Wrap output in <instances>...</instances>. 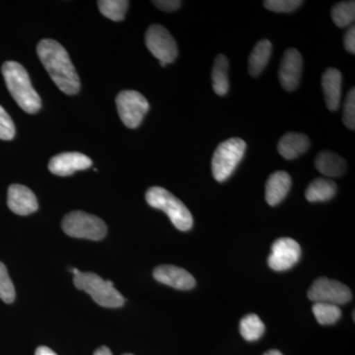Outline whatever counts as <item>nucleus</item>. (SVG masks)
Instances as JSON below:
<instances>
[{
    "label": "nucleus",
    "mask_w": 355,
    "mask_h": 355,
    "mask_svg": "<svg viewBox=\"0 0 355 355\" xmlns=\"http://www.w3.org/2000/svg\"><path fill=\"white\" fill-rule=\"evenodd\" d=\"M37 53L51 78L62 92L67 95L79 92L80 79L62 44L55 40L44 39L38 44Z\"/></svg>",
    "instance_id": "f257e3e1"
},
{
    "label": "nucleus",
    "mask_w": 355,
    "mask_h": 355,
    "mask_svg": "<svg viewBox=\"0 0 355 355\" xmlns=\"http://www.w3.org/2000/svg\"><path fill=\"white\" fill-rule=\"evenodd\" d=\"M1 70L7 88L20 108L28 114L38 113L41 98L33 88L27 70L16 62H4Z\"/></svg>",
    "instance_id": "f03ea898"
},
{
    "label": "nucleus",
    "mask_w": 355,
    "mask_h": 355,
    "mask_svg": "<svg viewBox=\"0 0 355 355\" xmlns=\"http://www.w3.org/2000/svg\"><path fill=\"white\" fill-rule=\"evenodd\" d=\"M146 198L150 207L164 211L173 225L180 231H189L193 227V219L190 210L169 191L161 187H153L146 191Z\"/></svg>",
    "instance_id": "7ed1b4c3"
},
{
    "label": "nucleus",
    "mask_w": 355,
    "mask_h": 355,
    "mask_svg": "<svg viewBox=\"0 0 355 355\" xmlns=\"http://www.w3.org/2000/svg\"><path fill=\"white\" fill-rule=\"evenodd\" d=\"M74 286L79 291L87 292L98 305L106 308H120L125 303L123 295L114 287L111 280H104L93 272L73 275Z\"/></svg>",
    "instance_id": "20e7f679"
},
{
    "label": "nucleus",
    "mask_w": 355,
    "mask_h": 355,
    "mask_svg": "<svg viewBox=\"0 0 355 355\" xmlns=\"http://www.w3.org/2000/svg\"><path fill=\"white\" fill-rule=\"evenodd\" d=\"M244 140L232 137L216 147L212 156V175L217 182H224L234 173L246 153Z\"/></svg>",
    "instance_id": "39448f33"
},
{
    "label": "nucleus",
    "mask_w": 355,
    "mask_h": 355,
    "mask_svg": "<svg viewBox=\"0 0 355 355\" xmlns=\"http://www.w3.org/2000/svg\"><path fill=\"white\" fill-rule=\"evenodd\" d=\"M65 234L73 238L99 241L107 234V225L99 217L83 211H72L62 223Z\"/></svg>",
    "instance_id": "423d86ee"
},
{
    "label": "nucleus",
    "mask_w": 355,
    "mask_h": 355,
    "mask_svg": "<svg viewBox=\"0 0 355 355\" xmlns=\"http://www.w3.org/2000/svg\"><path fill=\"white\" fill-rule=\"evenodd\" d=\"M116 109L121 121L128 128H137L149 110V103L137 91L123 90L116 98Z\"/></svg>",
    "instance_id": "0eeeda50"
},
{
    "label": "nucleus",
    "mask_w": 355,
    "mask_h": 355,
    "mask_svg": "<svg viewBox=\"0 0 355 355\" xmlns=\"http://www.w3.org/2000/svg\"><path fill=\"white\" fill-rule=\"evenodd\" d=\"M146 44L149 51L159 60L161 67L172 64L178 57L176 41L163 26L154 24L147 29Z\"/></svg>",
    "instance_id": "6e6552de"
},
{
    "label": "nucleus",
    "mask_w": 355,
    "mask_h": 355,
    "mask_svg": "<svg viewBox=\"0 0 355 355\" xmlns=\"http://www.w3.org/2000/svg\"><path fill=\"white\" fill-rule=\"evenodd\" d=\"M308 298L314 303L338 306L349 303L352 293L349 287L338 280L320 277L308 291Z\"/></svg>",
    "instance_id": "1a4fd4ad"
},
{
    "label": "nucleus",
    "mask_w": 355,
    "mask_h": 355,
    "mask_svg": "<svg viewBox=\"0 0 355 355\" xmlns=\"http://www.w3.org/2000/svg\"><path fill=\"white\" fill-rule=\"evenodd\" d=\"M301 247L291 238H280L273 243L268 259V266L275 272H286L298 263Z\"/></svg>",
    "instance_id": "9d476101"
},
{
    "label": "nucleus",
    "mask_w": 355,
    "mask_h": 355,
    "mask_svg": "<svg viewBox=\"0 0 355 355\" xmlns=\"http://www.w3.org/2000/svg\"><path fill=\"white\" fill-rule=\"evenodd\" d=\"M302 55L295 49H289L284 53L280 62L279 77L280 84L286 91H293L298 87L302 76Z\"/></svg>",
    "instance_id": "9b49d317"
},
{
    "label": "nucleus",
    "mask_w": 355,
    "mask_h": 355,
    "mask_svg": "<svg viewBox=\"0 0 355 355\" xmlns=\"http://www.w3.org/2000/svg\"><path fill=\"white\" fill-rule=\"evenodd\" d=\"M92 166V160L88 156L79 153L58 154L49 163V169L57 176L67 177L76 171H83Z\"/></svg>",
    "instance_id": "f8f14e48"
},
{
    "label": "nucleus",
    "mask_w": 355,
    "mask_h": 355,
    "mask_svg": "<svg viewBox=\"0 0 355 355\" xmlns=\"http://www.w3.org/2000/svg\"><path fill=\"white\" fill-rule=\"evenodd\" d=\"M7 205L11 211L21 216H29L39 207L35 193L27 187L18 184L9 187Z\"/></svg>",
    "instance_id": "ddd939ff"
},
{
    "label": "nucleus",
    "mask_w": 355,
    "mask_h": 355,
    "mask_svg": "<svg viewBox=\"0 0 355 355\" xmlns=\"http://www.w3.org/2000/svg\"><path fill=\"white\" fill-rule=\"evenodd\" d=\"M153 277L160 284L179 291H190L196 286L195 277L188 270L176 266H159L154 270Z\"/></svg>",
    "instance_id": "4468645a"
},
{
    "label": "nucleus",
    "mask_w": 355,
    "mask_h": 355,
    "mask_svg": "<svg viewBox=\"0 0 355 355\" xmlns=\"http://www.w3.org/2000/svg\"><path fill=\"white\" fill-rule=\"evenodd\" d=\"M322 87L327 107L331 111L340 108L342 101L343 76L340 70L328 69L322 77Z\"/></svg>",
    "instance_id": "2eb2a0df"
},
{
    "label": "nucleus",
    "mask_w": 355,
    "mask_h": 355,
    "mask_svg": "<svg viewBox=\"0 0 355 355\" xmlns=\"http://www.w3.org/2000/svg\"><path fill=\"white\" fill-rule=\"evenodd\" d=\"M291 188V177L286 171L273 173L266 184V200L272 207L279 205Z\"/></svg>",
    "instance_id": "dca6fc26"
},
{
    "label": "nucleus",
    "mask_w": 355,
    "mask_h": 355,
    "mask_svg": "<svg viewBox=\"0 0 355 355\" xmlns=\"http://www.w3.org/2000/svg\"><path fill=\"white\" fill-rule=\"evenodd\" d=\"M310 139L304 133L288 132L280 139L277 150L286 160H293L310 148Z\"/></svg>",
    "instance_id": "f3484780"
},
{
    "label": "nucleus",
    "mask_w": 355,
    "mask_h": 355,
    "mask_svg": "<svg viewBox=\"0 0 355 355\" xmlns=\"http://www.w3.org/2000/svg\"><path fill=\"white\" fill-rule=\"evenodd\" d=\"M315 165L318 171L328 178L343 176L347 170V162L345 159L331 151H323L318 154Z\"/></svg>",
    "instance_id": "a211bd4d"
},
{
    "label": "nucleus",
    "mask_w": 355,
    "mask_h": 355,
    "mask_svg": "<svg viewBox=\"0 0 355 355\" xmlns=\"http://www.w3.org/2000/svg\"><path fill=\"white\" fill-rule=\"evenodd\" d=\"M272 44L268 40H261L254 44L249 57V72L253 77L260 76L272 57Z\"/></svg>",
    "instance_id": "6ab92c4d"
},
{
    "label": "nucleus",
    "mask_w": 355,
    "mask_h": 355,
    "mask_svg": "<svg viewBox=\"0 0 355 355\" xmlns=\"http://www.w3.org/2000/svg\"><path fill=\"white\" fill-rule=\"evenodd\" d=\"M336 190H338V187L335 182L330 179L319 178V179L314 180L308 186L307 190L305 191V197L310 202H328L335 197Z\"/></svg>",
    "instance_id": "aec40b11"
},
{
    "label": "nucleus",
    "mask_w": 355,
    "mask_h": 355,
    "mask_svg": "<svg viewBox=\"0 0 355 355\" xmlns=\"http://www.w3.org/2000/svg\"><path fill=\"white\" fill-rule=\"evenodd\" d=\"M228 58L224 55H217L212 67V87L218 96L227 94L229 90Z\"/></svg>",
    "instance_id": "412c9836"
},
{
    "label": "nucleus",
    "mask_w": 355,
    "mask_h": 355,
    "mask_svg": "<svg viewBox=\"0 0 355 355\" xmlns=\"http://www.w3.org/2000/svg\"><path fill=\"white\" fill-rule=\"evenodd\" d=\"M265 324L256 314H249L240 321V334L248 342H254L265 333Z\"/></svg>",
    "instance_id": "4be33fe9"
},
{
    "label": "nucleus",
    "mask_w": 355,
    "mask_h": 355,
    "mask_svg": "<svg viewBox=\"0 0 355 355\" xmlns=\"http://www.w3.org/2000/svg\"><path fill=\"white\" fill-rule=\"evenodd\" d=\"M331 19L338 28L350 27L355 19V2H338L331 9Z\"/></svg>",
    "instance_id": "5701e85b"
},
{
    "label": "nucleus",
    "mask_w": 355,
    "mask_h": 355,
    "mask_svg": "<svg viewBox=\"0 0 355 355\" xmlns=\"http://www.w3.org/2000/svg\"><path fill=\"white\" fill-rule=\"evenodd\" d=\"M130 2L125 0H100L98 7L105 17L116 21H123L128 8Z\"/></svg>",
    "instance_id": "b1692460"
},
{
    "label": "nucleus",
    "mask_w": 355,
    "mask_h": 355,
    "mask_svg": "<svg viewBox=\"0 0 355 355\" xmlns=\"http://www.w3.org/2000/svg\"><path fill=\"white\" fill-rule=\"evenodd\" d=\"M312 310L318 323L323 326L336 324L342 317V310L336 305L314 303Z\"/></svg>",
    "instance_id": "393cba45"
},
{
    "label": "nucleus",
    "mask_w": 355,
    "mask_h": 355,
    "mask_svg": "<svg viewBox=\"0 0 355 355\" xmlns=\"http://www.w3.org/2000/svg\"><path fill=\"white\" fill-rule=\"evenodd\" d=\"M0 299L7 304L12 303L15 299V288L9 277L6 266L1 261H0Z\"/></svg>",
    "instance_id": "a878e982"
},
{
    "label": "nucleus",
    "mask_w": 355,
    "mask_h": 355,
    "mask_svg": "<svg viewBox=\"0 0 355 355\" xmlns=\"http://www.w3.org/2000/svg\"><path fill=\"white\" fill-rule=\"evenodd\" d=\"M300 0H266L263 2L266 9L277 13H291L302 6Z\"/></svg>",
    "instance_id": "bb28decb"
},
{
    "label": "nucleus",
    "mask_w": 355,
    "mask_h": 355,
    "mask_svg": "<svg viewBox=\"0 0 355 355\" xmlns=\"http://www.w3.org/2000/svg\"><path fill=\"white\" fill-rule=\"evenodd\" d=\"M343 123L345 127L349 130H354L355 128V90L352 88L347 93L345 98V105H343Z\"/></svg>",
    "instance_id": "cd10ccee"
},
{
    "label": "nucleus",
    "mask_w": 355,
    "mask_h": 355,
    "mask_svg": "<svg viewBox=\"0 0 355 355\" xmlns=\"http://www.w3.org/2000/svg\"><path fill=\"white\" fill-rule=\"evenodd\" d=\"M16 128L12 119L8 113L0 106V139L11 140L15 137Z\"/></svg>",
    "instance_id": "c85d7f7f"
},
{
    "label": "nucleus",
    "mask_w": 355,
    "mask_h": 355,
    "mask_svg": "<svg viewBox=\"0 0 355 355\" xmlns=\"http://www.w3.org/2000/svg\"><path fill=\"white\" fill-rule=\"evenodd\" d=\"M153 3L160 10L165 11V12L176 11L182 6V1H179V0H155Z\"/></svg>",
    "instance_id": "c756f323"
},
{
    "label": "nucleus",
    "mask_w": 355,
    "mask_h": 355,
    "mask_svg": "<svg viewBox=\"0 0 355 355\" xmlns=\"http://www.w3.org/2000/svg\"><path fill=\"white\" fill-rule=\"evenodd\" d=\"M343 44L345 50L354 55L355 53V28L354 26H350L343 36Z\"/></svg>",
    "instance_id": "7c9ffc66"
},
{
    "label": "nucleus",
    "mask_w": 355,
    "mask_h": 355,
    "mask_svg": "<svg viewBox=\"0 0 355 355\" xmlns=\"http://www.w3.org/2000/svg\"><path fill=\"white\" fill-rule=\"evenodd\" d=\"M35 355H58L55 352L46 347H40L37 349Z\"/></svg>",
    "instance_id": "2f4dec72"
},
{
    "label": "nucleus",
    "mask_w": 355,
    "mask_h": 355,
    "mask_svg": "<svg viewBox=\"0 0 355 355\" xmlns=\"http://www.w3.org/2000/svg\"><path fill=\"white\" fill-rule=\"evenodd\" d=\"M94 355H113L109 347H101L94 352Z\"/></svg>",
    "instance_id": "473e14b6"
},
{
    "label": "nucleus",
    "mask_w": 355,
    "mask_h": 355,
    "mask_svg": "<svg viewBox=\"0 0 355 355\" xmlns=\"http://www.w3.org/2000/svg\"><path fill=\"white\" fill-rule=\"evenodd\" d=\"M263 355H284V354H282V352H279V350L272 349V350H268V352H266V354Z\"/></svg>",
    "instance_id": "72a5a7b5"
},
{
    "label": "nucleus",
    "mask_w": 355,
    "mask_h": 355,
    "mask_svg": "<svg viewBox=\"0 0 355 355\" xmlns=\"http://www.w3.org/2000/svg\"><path fill=\"white\" fill-rule=\"evenodd\" d=\"M123 355H133V354H123Z\"/></svg>",
    "instance_id": "f704fd0d"
}]
</instances>
